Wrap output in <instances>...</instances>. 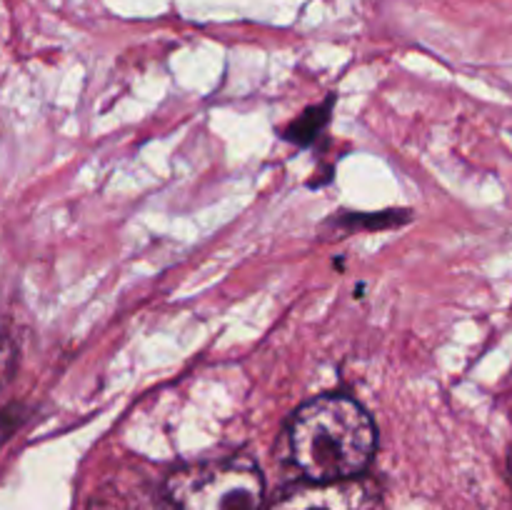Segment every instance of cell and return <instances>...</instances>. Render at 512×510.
Returning <instances> with one entry per match:
<instances>
[{"mask_svg": "<svg viewBox=\"0 0 512 510\" xmlns=\"http://www.w3.org/2000/svg\"><path fill=\"white\" fill-rule=\"evenodd\" d=\"M290 453L310 483L353 480L375 453V425L360 403L345 395H320L290 420Z\"/></svg>", "mask_w": 512, "mask_h": 510, "instance_id": "1", "label": "cell"}, {"mask_svg": "<svg viewBox=\"0 0 512 510\" xmlns=\"http://www.w3.org/2000/svg\"><path fill=\"white\" fill-rule=\"evenodd\" d=\"M510 475H512V450H510Z\"/></svg>", "mask_w": 512, "mask_h": 510, "instance_id": "7", "label": "cell"}, {"mask_svg": "<svg viewBox=\"0 0 512 510\" xmlns=\"http://www.w3.org/2000/svg\"><path fill=\"white\" fill-rule=\"evenodd\" d=\"M18 415V408H8V410H0V440L8 438L10 433H13L15 428H18L20 418H15Z\"/></svg>", "mask_w": 512, "mask_h": 510, "instance_id": "5", "label": "cell"}, {"mask_svg": "<svg viewBox=\"0 0 512 510\" xmlns=\"http://www.w3.org/2000/svg\"><path fill=\"white\" fill-rule=\"evenodd\" d=\"M165 495L173 510H265L263 475L240 458L180 470Z\"/></svg>", "mask_w": 512, "mask_h": 510, "instance_id": "2", "label": "cell"}, {"mask_svg": "<svg viewBox=\"0 0 512 510\" xmlns=\"http://www.w3.org/2000/svg\"><path fill=\"white\" fill-rule=\"evenodd\" d=\"M95 510V508H93ZM98 510H130L128 505H120L118 500L115 503H108V505H98ZM155 510H160V505H155Z\"/></svg>", "mask_w": 512, "mask_h": 510, "instance_id": "6", "label": "cell"}, {"mask_svg": "<svg viewBox=\"0 0 512 510\" xmlns=\"http://www.w3.org/2000/svg\"><path fill=\"white\" fill-rule=\"evenodd\" d=\"M378 493L368 480L305 483L280 495L270 510H375Z\"/></svg>", "mask_w": 512, "mask_h": 510, "instance_id": "3", "label": "cell"}, {"mask_svg": "<svg viewBox=\"0 0 512 510\" xmlns=\"http://www.w3.org/2000/svg\"><path fill=\"white\" fill-rule=\"evenodd\" d=\"M328 115H330V103L320 105V108H310L298 123H293V128L288 130V138L295 140L300 145H308L318 138L320 130L328 125Z\"/></svg>", "mask_w": 512, "mask_h": 510, "instance_id": "4", "label": "cell"}]
</instances>
